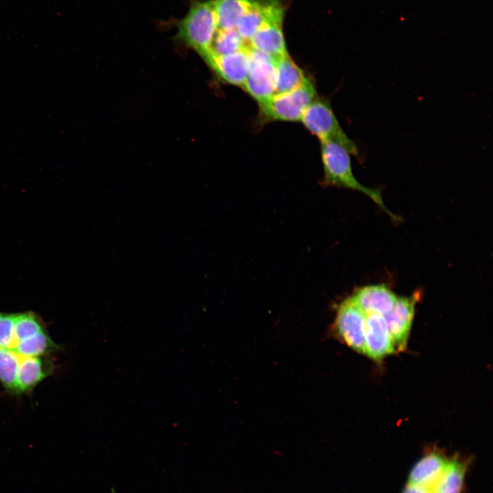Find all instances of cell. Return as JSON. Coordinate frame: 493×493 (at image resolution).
I'll list each match as a JSON object with an SVG mask.
<instances>
[{"label": "cell", "instance_id": "obj_11", "mask_svg": "<svg viewBox=\"0 0 493 493\" xmlns=\"http://www.w3.org/2000/svg\"><path fill=\"white\" fill-rule=\"evenodd\" d=\"M398 296L385 285L376 284L357 288L349 299L366 315H386Z\"/></svg>", "mask_w": 493, "mask_h": 493}, {"label": "cell", "instance_id": "obj_12", "mask_svg": "<svg viewBox=\"0 0 493 493\" xmlns=\"http://www.w3.org/2000/svg\"><path fill=\"white\" fill-rule=\"evenodd\" d=\"M448 460L435 451L425 455L412 467L408 483L433 490L442 475Z\"/></svg>", "mask_w": 493, "mask_h": 493}, {"label": "cell", "instance_id": "obj_10", "mask_svg": "<svg viewBox=\"0 0 493 493\" xmlns=\"http://www.w3.org/2000/svg\"><path fill=\"white\" fill-rule=\"evenodd\" d=\"M249 46L240 51L222 56L212 55L206 62L225 82L243 87L250 68Z\"/></svg>", "mask_w": 493, "mask_h": 493}, {"label": "cell", "instance_id": "obj_3", "mask_svg": "<svg viewBox=\"0 0 493 493\" xmlns=\"http://www.w3.org/2000/svg\"><path fill=\"white\" fill-rule=\"evenodd\" d=\"M316 97L314 84L307 78L298 88L287 92L274 94L258 103L260 114L267 121H299Z\"/></svg>", "mask_w": 493, "mask_h": 493}, {"label": "cell", "instance_id": "obj_18", "mask_svg": "<svg viewBox=\"0 0 493 493\" xmlns=\"http://www.w3.org/2000/svg\"><path fill=\"white\" fill-rule=\"evenodd\" d=\"M402 493H433L432 490L407 483Z\"/></svg>", "mask_w": 493, "mask_h": 493}, {"label": "cell", "instance_id": "obj_6", "mask_svg": "<svg viewBox=\"0 0 493 493\" xmlns=\"http://www.w3.org/2000/svg\"><path fill=\"white\" fill-rule=\"evenodd\" d=\"M366 314L348 298L338 306L334 321L336 334L353 351L364 354Z\"/></svg>", "mask_w": 493, "mask_h": 493}, {"label": "cell", "instance_id": "obj_13", "mask_svg": "<svg viewBox=\"0 0 493 493\" xmlns=\"http://www.w3.org/2000/svg\"><path fill=\"white\" fill-rule=\"evenodd\" d=\"M282 21H272L263 25L249 41V45L274 60L288 55L281 27Z\"/></svg>", "mask_w": 493, "mask_h": 493}, {"label": "cell", "instance_id": "obj_17", "mask_svg": "<svg viewBox=\"0 0 493 493\" xmlns=\"http://www.w3.org/2000/svg\"><path fill=\"white\" fill-rule=\"evenodd\" d=\"M249 44L236 29H218L212 45V53L215 56L231 54L246 49Z\"/></svg>", "mask_w": 493, "mask_h": 493}, {"label": "cell", "instance_id": "obj_15", "mask_svg": "<svg viewBox=\"0 0 493 493\" xmlns=\"http://www.w3.org/2000/svg\"><path fill=\"white\" fill-rule=\"evenodd\" d=\"M275 61V94L284 93L300 86L306 79L301 68L286 55Z\"/></svg>", "mask_w": 493, "mask_h": 493}, {"label": "cell", "instance_id": "obj_9", "mask_svg": "<svg viewBox=\"0 0 493 493\" xmlns=\"http://www.w3.org/2000/svg\"><path fill=\"white\" fill-rule=\"evenodd\" d=\"M283 8L279 0H257L238 23L236 30L249 44L257 31L265 24L283 21Z\"/></svg>", "mask_w": 493, "mask_h": 493}, {"label": "cell", "instance_id": "obj_5", "mask_svg": "<svg viewBox=\"0 0 493 493\" xmlns=\"http://www.w3.org/2000/svg\"><path fill=\"white\" fill-rule=\"evenodd\" d=\"M248 49L250 68L242 88L260 103L275 94V61L249 45Z\"/></svg>", "mask_w": 493, "mask_h": 493}, {"label": "cell", "instance_id": "obj_14", "mask_svg": "<svg viewBox=\"0 0 493 493\" xmlns=\"http://www.w3.org/2000/svg\"><path fill=\"white\" fill-rule=\"evenodd\" d=\"M257 0H213L218 29H236L238 23Z\"/></svg>", "mask_w": 493, "mask_h": 493}, {"label": "cell", "instance_id": "obj_16", "mask_svg": "<svg viewBox=\"0 0 493 493\" xmlns=\"http://www.w3.org/2000/svg\"><path fill=\"white\" fill-rule=\"evenodd\" d=\"M466 469L465 461L457 458L448 459L442 475L432 490L433 493H460Z\"/></svg>", "mask_w": 493, "mask_h": 493}, {"label": "cell", "instance_id": "obj_4", "mask_svg": "<svg viewBox=\"0 0 493 493\" xmlns=\"http://www.w3.org/2000/svg\"><path fill=\"white\" fill-rule=\"evenodd\" d=\"M301 121L320 142H336L351 154L359 155L357 145L340 127L327 100L316 97L305 110Z\"/></svg>", "mask_w": 493, "mask_h": 493}, {"label": "cell", "instance_id": "obj_7", "mask_svg": "<svg viewBox=\"0 0 493 493\" xmlns=\"http://www.w3.org/2000/svg\"><path fill=\"white\" fill-rule=\"evenodd\" d=\"M419 294L397 297L391 310L384 316L396 351H404L415 314Z\"/></svg>", "mask_w": 493, "mask_h": 493}, {"label": "cell", "instance_id": "obj_1", "mask_svg": "<svg viewBox=\"0 0 493 493\" xmlns=\"http://www.w3.org/2000/svg\"><path fill=\"white\" fill-rule=\"evenodd\" d=\"M218 30L213 0H193L185 16L177 23L175 38L196 51L206 62Z\"/></svg>", "mask_w": 493, "mask_h": 493}, {"label": "cell", "instance_id": "obj_8", "mask_svg": "<svg viewBox=\"0 0 493 493\" xmlns=\"http://www.w3.org/2000/svg\"><path fill=\"white\" fill-rule=\"evenodd\" d=\"M395 352L384 316L376 314L366 315L364 355L375 362H380Z\"/></svg>", "mask_w": 493, "mask_h": 493}, {"label": "cell", "instance_id": "obj_2", "mask_svg": "<svg viewBox=\"0 0 493 493\" xmlns=\"http://www.w3.org/2000/svg\"><path fill=\"white\" fill-rule=\"evenodd\" d=\"M350 154L346 148L336 142H321L325 184L359 191L369 197L393 220H398L399 218L385 205L381 192L366 187L355 177Z\"/></svg>", "mask_w": 493, "mask_h": 493}]
</instances>
